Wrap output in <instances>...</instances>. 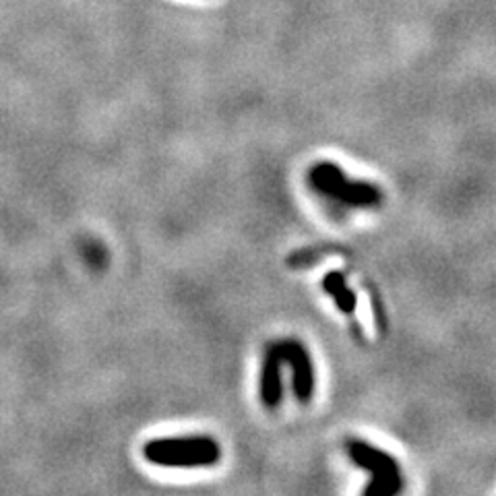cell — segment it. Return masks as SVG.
Masks as SVG:
<instances>
[{"label": "cell", "mask_w": 496, "mask_h": 496, "mask_svg": "<svg viewBox=\"0 0 496 496\" xmlns=\"http://www.w3.org/2000/svg\"><path fill=\"white\" fill-rule=\"evenodd\" d=\"M143 457L160 467H179V470H198L211 467L222 459V445L214 436H172L153 438L143 445Z\"/></svg>", "instance_id": "1"}, {"label": "cell", "mask_w": 496, "mask_h": 496, "mask_svg": "<svg viewBox=\"0 0 496 496\" xmlns=\"http://www.w3.org/2000/svg\"><path fill=\"white\" fill-rule=\"evenodd\" d=\"M308 184L318 195L350 209L381 207L382 190L368 180H354L333 161H317L308 170Z\"/></svg>", "instance_id": "2"}, {"label": "cell", "mask_w": 496, "mask_h": 496, "mask_svg": "<svg viewBox=\"0 0 496 496\" xmlns=\"http://www.w3.org/2000/svg\"><path fill=\"white\" fill-rule=\"evenodd\" d=\"M345 446L352 462L372 476L364 488V496H393L403 491L401 467L387 451L358 438L347 441Z\"/></svg>", "instance_id": "3"}, {"label": "cell", "mask_w": 496, "mask_h": 496, "mask_svg": "<svg viewBox=\"0 0 496 496\" xmlns=\"http://www.w3.org/2000/svg\"><path fill=\"white\" fill-rule=\"evenodd\" d=\"M278 347L283 364H288L289 371H292V389L296 400L302 406H307L313 400L317 387L313 358H310L308 350L298 339H281V342H278Z\"/></svg>", "instance_id": "4"}, {"label": "cell", "mask_w": 496, "mask_h": 496, "mask_svg": "<svg viewBox=\"0 0 496 496\" xmlns=\"http://www.w3.org/2000/svg\"><path fill=\"white\" fill-rule=\"evenodd\" d=\"M281 354L278 342L269 344L263 354V364L259 374V397L267 409H278L283 400V382H281Z\"/></svg>", "instance_id": "5"}, {"label": "cell", "mask_w": 496, "mask_h": 496, "mask_svg": "<svg viewBox=\"0 0 496 496\" xmlns=\"http://www.w3.org/2000/svg\"><path fill=\"white\" fill-rule=\"evenodd\" d=\"M323 289L327 292L333 302H335V307L342 310L344 315H354V310H356L358 298L354 294V289L347 286L345 275L342 271H329L323 278Z\"/></svg>", "instance_id": "6"}]
</instances>
